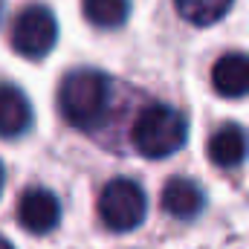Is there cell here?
<instances>
[{
    "mask_svg": "<svg viewBox=\"0 0 249 249\" xmlns=\"http://www.w3.org/2000/svg\"><path fill=\"white\" fill-rule=\"evenodd\" d=\"M0 12H3V3H0Z\"/></svg>",
    "mask_w": 249,
    "mask_h": 249,
    "instance_id": "14",
    "label": "cell"
},
{
    "mask_svg": "<svg viewBox=\"0 0 249 249\" xmlns=\"http://www.w3.org/2000/svg\"><path fill=\"white\" fill-rule=\"evenodd\" d=\"M186 136H188L186 116L180 110L168 107V105H148L130 127L133 148L148 160L171 157L174 151L183 148Z\"/></svg>",
    "mask_w": 249,
    "mask_h": 249,
    "instance_id": "2",
    "label": "cell"
},
{
    "mask_svg": "<svg viewBox=\"0 0 249 249\" xmlns=\"http://www.w3.org/2000/svg\"><path fill=\"white\" fill-rule=\"evenodd\" d=\"M58 38V23L47 6H26L12 26V47L23 58H44Z\"/></svg>",
    "mask_w": 249,
    "mask_h": 249,
    "instance_id": "4",
    "label": "cell"
},
{
    "mask_svg": "<svg viewBox=\"0 0 249 249\" xmlns=\"http://www.w3.org/2000/svg\"><path fill=\"white\" fill-rule=\"evenodd\" d=\"M203 191L194 180H186V177H174L168 180V186L162 188V209L177 217V220H191L203 212Z\"/></svg>",
    "mask_w": 249,
    "mask_h": 249,
    "instance_id": "7",
    "label": "cell"
},
{
    "mask_svg": "<svg viewBox=\"0 0 249 249\" xmlns=\"http://www.w3.org/2000/svg\"><path fill=\"white\" fill-rule=\"evenodd\" d=\"M110 78L99 70H75L61 81L58 105L64 119L81 130H93L110 110Z\"/></svg>",
    "mask_w": 249,
    "mask_h": 249,
    "instance_id": "1",
    "label": "cell"
},
{
    "mask_svg": "<svg viewBox=\"0 0 249 249\" xmlns=\"http://www.w3.org/2000/svg\"><path fill=\"white\" fill-rule=\"evenodd\" d=\"M244 157H247V133H244V127L226 122L209 136V160L214 165L235 168V165L244 162Z\"/></svg>",
    "mask_w": 249,
    "mask_h": 249,
    "instance_id": "8",
    "label": "cell"
},
{
    "mask_svg": "<svg viewBox=\"0 0 249 249\" xmlns=\"http://www.w3.org/2000/svg\"><path fill=\"white\" fill-rule=\"evenodd\" d=\"M18 220L26 232H35V235H47L50 229L58 226L61 220V206L55 200L53 191L47 188H29L20 203H18Z\"/></svg>",
    "mask_w": 249,
    "mask_h": 249,
    "instance_id": "5",
    "label": "cell"
},
{
    "mask_svg": "<svg viewBox=\"0 0 249 249\" xmlns=\"http://www.w3.org/2000/svg\"><path fill=\"white\" fill-rule=\"evenodd\" d=\"M0 194H3V165H0Z\"/></svg>",
    "mask_w": 249,
    "mask_h": 249,
    "instance_id": "13",
    "label": "cell"
},
{
    "mask_svg": "<svg viewBox=\"0 0 249 249\" xmlns=\"http://www.w3.org/2000/svg\"><path fill=\"white\" fill-rule=\"evenodd\" d=\"M0 249H12V244H9V241H3V238H0Z\"/></svg>",
    "mask_w": 249,
    "mask_h": 249,
    "instance_id": "12",
    "label": "cell"
},
{
    "mask_svg": "<svg viewBox=\"0 0 249 249\" xmlns=\"http://www.w3.org/2000/svg\"><path fill=\"white\" fill-rule=\"evenodd\" d=\"M145 191L133 180L116 177L102 188L99 197V217L113 232H130L145 220Z\"/></svg>",
    "mask_w": 249,
    "mask_h": 249,
    "instance_id": "3",
    "label": "cell"
},
{
    "mask_svg": "<svg viewBox=\"0 0 249 249\" xmlns=\"http://www.w3.org/2000/svg\"><path fill=\"white\" fill-rule=\"evenodd\" d=\"M232 0H177V12L194 26H209L229 12Z\"/></svg>",
    "mask_w": 249,
    "mask_h": 249,
    "instance_id": "11",
    "label": "cell"
},
{
    "mask_svg": "<svg viewBox=\"0 0 249 249\" xmlns=\"http://www.w3.org/2000/svg\"><path fill=\"white\" fill-rule=\"evenodd\" d=\"M212 84L223 99H241L249 93V55L226 53L212 67Z\"/></svg>",
    "mask_w": 249,
    "mask_h": 249,
    "instance_id": "6",
    "label": "cell"
},
{
    "mask_svg": "<svg viewBox=\"0 0 249 249\" xmlns=\"http://www.w3.org/2000/svg\"><path fill=\"white\" fill-rule=\"evenodd\" d=\"M130 15V0H84V18L93 26L116 29Z\"/></svg>",
    "mask_w": 249,
    "mask_h": 249,
    "instance_id": "10",
    "label": "cell"
},
{
    "mask_svg": "<svg viewBox=\"0 0 249 249\" xmlns=\"http://www.w3.org/2000/svg\"><path fill=\"white\" fill-rule=\"evenodd\" d=\"M29 122H32V107L26 96L12 84H0V136H20Z\"/></svg>",
    "mask_w": 249,
    "mask_h": 249,
    "instance_id": "9",
    "label": "cell"
}]
</instances>
